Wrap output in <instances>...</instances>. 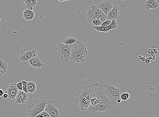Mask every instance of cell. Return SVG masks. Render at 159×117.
Returning <instances> with one entry per match:
<instances>
[{"label": "cell", "instance_id": "obj_1", "mask_svg": "<svg viewBox=\"0 0 159 117\" xmlns=\"http://www.w3.org/2000/svg\"><path fill=\"white\" fill-rule=\"evenodd\" d=\"M96 83L81 86L76 94V101L79 108L86 111L90 105L91 98L94 93Z\"/></svg>", "mask_w": 159, "mask_h": 117}, {"label": "cell", "instance_id": "obj_2", "mask_svg": "<svg viewBox=\"0 0 159 117\" xmlns=\"http://www.w3.org/2000/svg\"><path fill=\"white\" fill-rule=\"evenodd\" d=\"M95 90L98 94L101 101L95 106L90 105L88 108L89 111L96 114H102L108 112L113 107L111 102L106 94L99 87L98 83H96Z\"/></svg>", "mask_w": 159, "mask_h": 117}, {"label": "cell", "instance_id": "obj_3", "mask_svg": "<svg viewBox=\"0 0 159 117\" xmlns=\"http://www.w3.org/2000/svg\"><path fill=\"white\" fill-rule=\"evenodd\" d=\"M98 85L99 88L104 91L106 94L111 102L113 107L122 103L123 101L120 97L121 93L119 89L109 83H98Z\"/></svg>", "mask_w": 159, "mask_h": 117}, {"label": "cell", "instance_id": "obj_4", "mask_svg": "<svg viewBox=\"0 0 159 117\" xmlns=\"http://www.w3.org/2000/svg\"><path fill=\"white\" fill-rule=\"evenodd\" d=\"M88 52L87 47L79 41L72 44L70 60L74 62L81 63L85 60Z\"/></svg>", "mask_w": 159, "mask_h": 117}, {"label": "cell", "instance_id": "obj_5", "mask_svg": "<svg viewBox=\"0 0 159 117\" xmlns=\"http://www.w3.org/2000/svg\"><path fill=\"white\" fill-rule=\"evenodd\" d=\"M72 44L66 45L59 43L55 47L54 53L57 60L62 63H67L71 58V50Z\"/></svg>", "mask_w": 159, "mask_h": 117}, {"label": "cell", "instance_id": "obj_6", "mask_svg": "<svg viewBox=\"0 0 159 117\" xmlns=\"http://www.w3.org/2000/svg\"><path fill=\"white\" fill-rule=\"evenodd\" d=\"M47 102L43 99L33 101L27 108V114L28 117H35L44 111Z\"/></svg>", "mask_w": 159, "mask_h": 117}, {"label": "cell", "instance_id": "obj_7", "mask_svg": "<svg viewBox=\"0 0 159 117\" xmlns=\"http://www.w3.org/2000/svg\"><path fill=\"white\" fill-rule=\"evenodd\" d=\"M38 54L36 48L31 46H26L22 47L17 56L24 64H26L30 59Z\"/></svg>", "mask_w": 159, "mask_h": 117}, {"label": "cell", "instance_id": "obj_8", "mask_svg": "<svg viewBox=\"0 0 159 117\" xmlns=\"http://www.w3.org/2000/svg\"><path fill=\"white\" fill-rule=\"evenodd\" d=\"M86 16L88 21L90 23L92 20L95 19L101 20L102 23L107 20V16L96 5H93L89 7Z\"/></svg>", "mask_w": 159, "mask_h": 117}, {"label": "cell", "instance_id": "obj_9", "mask_svg": "<svg viewBox=\"0 0 159 117\" xmlns=\"http://www.w3.org/2000/svg\"><path fill=\"white\" fill-rule=\"evenodd\" d=\"M44 111L50 117H61L63 110L61 105L56 101L48 102Z\"/></svg>", "mask_w": 159, "mask_h": 117}, {"label": "cell", "instance_id": "obj_10", "mask_svg": "<svg viewBox=\"0 0 159 117\" xmlns=\"http://www.w3.org/2000/svg\"><path fill=\"white\" fill-rule=\"evenodd\" d=\"M46 62L47 61L42 56L38 54L30 59L28 61V64L33 69L36 70H38L45 68Z\"/></svg>", "mask_w": 159, "mask_h": 117}, {"label": "cell", "instance_id": "obj_11", "mask_svg": "<svg viewBox=\"0 0 159 117\" xmlns=\"http://www.w3.org/2000/svg\"><path fill=\"white\" fill-rule=\"evenodd\" d=\"M29 95L23 90H18L15 100L16 104H24L27 103L29 99Z\"/></svg>", "mask_w": 159, "mask_h": 117}, {"label": "cell", "instance_id": "obj_12", "mask_svg": "<svg viewBox=\"0 0 159 117\" xmlns=\"http://www.w3.org/2000/svg\"><path fill=\"white\" fill-rule=\"evenodd\" d=\"M97 6L106 16L110 11L112 9L113 6L111 2L109 1L99 2Z\"/></svg>", "mask_w": 159, "mask_h": 117}, {"label": "cell", "instance_id": "obj_13", "mask_svg": "<svg viewBox=\"0 0 159 117\" xmlns=\"http://www.w3.org/2000/svg\"><path fill=\"white\" fill-rule=\"evenodd\" d=\"M18 90L16 86V84H10V86L7 89V93L8 95V98L10 100H15L18 93Z\"/></svg>", "mask_w": 159, "mask_h": 117}, {"label": "cell", "instance_id": "obj_14", "mask_svg": "<svg viewBox=\"0 0 159 117\" xmlns=\"http://www.w3.org/2000/svg\"><path fill=\"white\" fill-rule=\"evenodd\" d=\"M120 7L117 5H115L113 8L111 10L107 16V19L110 21L113 20H116L120 13Z\"/></svg>", "mask_w": 159, "mask_h": 117}, {"label": "cell", "instance_id": "obj_15", "mask_svg": "<svg viewBox=\"0 0 159 117\" xmlns=\"http://www.w3.org/2000/svg\"><path fill=\"white\" fill-rule=\"evenodd\" d=\"M147 10L157 9L158 5L155 0H148L147 1L146 4L143 5Z\"/></svg>", "mask_w": 159, "mask_h": 117}, {"label": "cell", "instance_id": "obj_16", "mask_svg": "<svg viewBox=\"0 0 159 117\" xmlns=\"http://www.w3.org/2000/svg\"><path fill=\"white\" fill-rule=\"evenodd\" d=\"M75 35H70L66 36L62 41V44L66 45H71L77 41Z\"/></svg>", "mask_w": 159, "mask_h": 117}, {"label": "cell", "instance_id": "obj_17", "mask_svg": "<svg viewBox=\"0 0 159 117\" xmlns=\"http://www.w3.org/2000/svg\"><path fill=\"white\" fill-rule=\"evenodd\" d=\"M24 19L27 21H30L34 18L35 12L33 11L28 10L25 9L23 13Z\"/></svg>", "mask_w": 159, "mask_h": 117}, {"label": "cell", "instance_id": "obj_18", "mask_svg": "<svg viewBox=\"0 0 159 117\" xmlns=\"http://www.w3.org/2000/svg\"><path fill=\"white\" fill-rule=\"evenodd\" d=\"M37 89L36 84L32 82H28L27 85V90L28 93L31 94L34 93L35 92Z\"/></svg>", "mask_w": 159, "mask_h": 117}, {"label": "cell", "instance_id": "obj_19", "mask_svg": "<svg viewBox=\"0 0 159 117\" xmlns=\"http://www.w3.org/2000/svg\"><path fill=\"white\" fill-rule=\"evenodd\" d=\"M93 26L94 30L97 31H100L106 33L109 31L110 30H111V29L109 26L107 27Z\"/></svg>", "mask_w": 159, "mask_h": 117}, {"label": "cell", "instance_id": "obj_20", "mask_svg": "<svg viewBox=\"0 0 159 117\" xmlns=\"http://www.w3.org/2000/svg\"><path fill=\"white\" fill-rule=\"evenodd\" d=\"M24 2L26 6H31L33 8H34L38 4L37 0H24Z\"/></svg>", "mask_w": 159, "mask_h": 117}, {"label": "cell", "instance_id": "obj_21", "mask_svg": "<svg viewBox=\"0 0 159 117\" xmlns=\"http://www.w3.org/2000/svg\"><path fill=\"white\" fill-rule=\"evenodd\" d=\"M0 68L4 72H6L8 70V65L5 61L2 59H0Z\"/></svg>", "mask_w": 159, "mask_h": 117}, {"label": "cell", "instance_id": "obj_22", "mask_svg": "<svg viewBox=\"0 0 159 117\" xmlns=\"http://www.w3.org/2000/svg\"><path fill=\"white\" fill-rule=\"evenodd\" d=\"M109 26L111 30H115L118 27V25L116 20H113L111 21V23Z\"/></svg>", "mask_w": 159, "mask_h": 117}, {"label": "cell", "instance_id": "obj_23", "mask_svg": "<svg viewBox=\"0 0 159 117\" xmlns=\"http://www.w3.org/2000/svg\"><path fill=\"white\" fill-rule=\"evenodd\" d=\"M130 94L127 92L121 94L120 97L122 101H125L128 100L130 97Z\"/></svg>", "mask_w": 159, "mask_h": 117}, {"label": "cell", "instance_id": "obj_24", "mask_svg": "<svg viewBox=\"0 0 159 117\" xmlns=\"http://www.w3.org/2000/svg\"><path fill=\"white\" fill-rule=\"evenodd\" d=\"M90 23L93 26L98 27L101 26L102 22L98 19H95L92 20Z\"/></svg>", "mask_w": 159, "mask_h": 117}, {"label": "cell", "instance_id": "obj_25", "mask_svg": "<svg viewBox=\"0 0 159 117\" xmlns=\"http://www.w3.org/2000/svg\"><path fill=\"white\" fill-rule=\"evenodd\" d=\"M22 84H23V91L26 93H28L27 90V85L28 82L25 81H22Z\"/></svg>", "mask_w": 159, "mask_h": 117}, {"label": "cell", "instance_id": "obj_26", "mask_svg": "<svg viewBox=\"0 0 159 117\" xmlns=\"http://www.w3.org/2000/svg\"><path fill=\"white\" fill-rule=\"evenodd\" d=\"M35 117H50L49 115L45 111H43L37 115Z\"/></svg>", "mask_w": 159, "mask_h": 117}, {"label": "cell", "instance_id": "obj_27", "mask_svg": "<svg viewBox=\"0 0 159 117\" xmlns=\"http://www.w3.org/2000/svg\"><path fill=\"white\" fill-rule=\"evenodd\" d=\"M111 23V21L107 19L105 22L102 23L101 25L102 27H108Z\"/></svg>", "mask_w": 159, "mask_h": 117}, {"label": "cell", "instance_id": "obj_28", "mask_svg": "<svg viewBox=\"0 0 159 117\" xmlns=\"http://www.w3.org/2000/svg\"><path fill=\"white\" fill-rule=\"evenodd\" d=\"M16 86L18 90H23V84L22 82L18 83L16 84Z\"/></svg>", "mask_w": 159, "mask_h": 117}, {"label": "cell", "instance_id": "obj_29", "mask_svg": "<svg viewBox=\"0 0 159 117\" xmlns=\"http://www.w3.org/2000/svg\"><path fill=\"white\" fill-rule=\"evenodd\" d=\"M25 9L28 10L30 11H33V7L29 6H26L25 8Z\"/></svg>", "mask_w": 159, "mask_h": 117}, {"label": "cell", "instance_id": "obj_30", "mask_svg": "<svg viewBox=\"0 0 159 117\" xmlns=\"http://www.w3.org/2000/svg\"><path fill=\"white\" fill-rule=\"evenodd\" d=\"M4 87H3V90L0 89V97H2L3 96V94L5 93L4 92Z\"/></svg>", "mask_w": 159, "mask_h": 117}, {"label": "cell", "instance_id": "obj_31", "mask_svg": "<svg viewBox=\"0 0 159 117\" xmlns=\"http://www.w3.org/2000/svg\"><path fill=\"white\" fill-rule=\"evenodd\" d=\"M3 98H8V95L6 91H5V93L4 94H3Z\"/></svg>", "mask_w": 159, "mask_h": 117}, {"label": "cell", "instance_id": "obj_32", "mask_svg": "<svg viewBox=\"0 0 159 117\" xmlns=\"http://www.w3.org/2000/svg\"><path fill=\"white\" fill-rule=\"evenodd\" d=\"M6 72L2 71L1 68H0V76H2L4 75Z\"/></svg>", "mask_w": 159, "mask_h": 117}, {"label": "cell", "instance_id": "obj_33", "mask_svg": "<svg viewBox=\"0 0 159 117\" xmlns=\"http://www.w3.org/2000/svg\"><path fill=\"white\" fill-rule=\"evenodd\" d=\"M2 102L3 100L2 98L1 97H0V106H1L2 104Z\"/></svg>", "mask_w": 159, "mask_h": 117}, {"label": "cell", "instance_id": "obj_34", "mask_svg": "<svg viewBox=\"0 0 159 117\" xmlns=\"http://www.w3.org/2000/svg\"><path fill=\"white\" fill-rule=\"evenodd\" d=\"M65 1H60V0H59V1L60 2H64Z\"/></svg>", "mask_w": 159, "mask_h": 117}]
</instances>
